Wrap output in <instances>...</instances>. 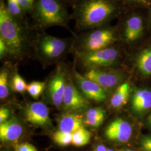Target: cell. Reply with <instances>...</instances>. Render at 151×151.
<instances>
[{"mask_svg":"<svg viewBox=\"0 0 151 151\" xmlns=\"http://www.w3.org/2000/svg\"><path fill=\"white\" fill-rule=\"evenodd\" d=\"M67 69L62 63L58 64L54 75L49 82L48 93L49 99L57 107L63 104L65 87Z\"/></svg>","mask_w":151,"mask_h":151,"instance_id":"obj_7","label":"cell"},{"mask_svg":"<svg viewBox=\"0 0 151 151\" xmlns=\"http://www.w3.org/2000/svg\"><path fill=\"white\" fill-rule=\"evenodd\" d=\"M66 1L68 3V4H70L71 6L75 3L77 0H66Z\"/></svg>","mask_w":151,"mask_h":151,"instance_id":"obj_33","label":"cell"},{"mask_svg":"<svg viewBox=\"0 0 151 151\" xmlns=\"http://www.w3.org/2000/svg\"><path fill=\"white\" fill-rule=\"evenodd\" d=\"M24 115L27 122L33 125L46 127L52 125L48 109L43 103L34 102L27 105Z\"/></svg>","mask_w":151,"mask_h":151,"instance_id":"obj_9","label":"cell"},{"mask_svg":"<svg viewBox=\"0 0 151 151\" xmlns=\"http://www.w3.org/2000/svg\"><path fill=\"white\" fill-rule=\"evenodd\" d=\"M138 70L145 76L151 75V47L143 50L137 59Z\"/></svg>","mask_w":151,"mask_h":151,"instance_id":"obj_19","label":"cell"},{"mask_svg":"<svg viewBox=\"0 0 151 151\" xmlns=\"http://www.w3.org/2000/svg\"><path fill=\"white\" fill-rule=\"evenodd\" d=\"M67 4L66 0H35L29 14L32 29L36 32H43L49 27H60L75 35L76 32L70 25L72 18Z\"/></svg>","mask_w":151,"mask_h":151,"instance_id":"obj_3","label":"cell"},{"mask_svg":"<svg viewBox=\"0 0 151 151\" xmlns=\"http://www.w3.org/2000/svg\"><path fill=\"white\" fill-rule=\"evenodd\" d=\"M71 7L75 32L105 26L118 11L113 0H77Z\"/></svg>","mask_w":151,"mask_h":151,"instance_id":"obj_2","label":"cell"},{"mask_svg":"<svg viewBox=\"0 0 151 151\" xmlns=\"http://www.w3.org/2000/svg\"><path fill=\"white\" fill-rule=\"evenodd\" d=\"M24 12L27 15L30 14L35 0H16Z\"/></svg>","mask_w":151,"mask_h":151,"instance_id":"obj_26","label":"cell"},{"mask_svg":"<svg viewBox=\"0 0 151 151\" xmlns=\"http://www.w3.org/2000/svg\"><path fill=\"white\" fill-rule=\"evenodd\" d=\"M132 132V127L129 122L122 118H117L108 125L104 135L109 140L125 143L129 140Z\"/></svg>","mask_w":151,"mask_h":151,"instance_id":"obj_8","label":"cell"},{"mask_svg":"<svg viewBox=\"0 0 151 151\" xmlns=\"http://www.w3.org/2000/svg\"><path fill=\"white\" fill-rule=\"evenodd\" d=\"M10 116V110L8 108L1 107L0 109V124L5 122Z\"/></svg>","mask_w":151,"mask_h":151,"instance_id":"obj_29","label":"cell"},{"mask_svg":"<svg viewBox=\"0 0 151 151\" xmlns=\"http://www.w3.org/2000/svg\"><path fill=\"white\" fill-rule=\"evenodd\" d=\"M37 32L31 23H21L11 17L7 10L5 0H0V38L5 42L10 56L20 59L32 47Z\"/></svg>","mask_w":151,"mask_h":151,"instance_id":"obj_1","label":"cell"},{"mask_svg":"<svg viewBox=\"0 0 151 151\" xmlns=\"http://www.w3.org/2000/svg\"><path fill=\"white\" fill-rule=\"evenodd\" d=\"M130 87L128 83L120 85L114 93L110 100V104L114 109H119L125 105L128 100Z\"/></svg>","mask_w":151,"mask_h":151,"instance_id":"obj_17","label":"cell"},{"mask_svg":"<svg viewBox=\"0 0 151 151\" xmlns=\"http://www.w3.org/2000/svg\"><path fill=\"white\" fill-rule=\"evenodd\" d=\"M14 150L15 151H37L34 146L28 143L17 144L15 146Z\"/></svg>","mask_w":151,"mask_h":151,"instance_id":"obj_27","label":"cell"},{"mask_svg":"<svg viewBox=\"0 0 151 151\" xmlns=\"http://www.w3.org/2000/svg\"><path fill=\"white\" fill-rule=\"evenodd\" d=\"M6 6L9 14L15 20L21 23L28 22L27 15L16 0H6Z\"/></svg>","mask_w":151,"mask_h":151,"instance_id":"obj_20","label":"cell"},{"mask_svg":"<svg viewBox=\"0 0 151 151\" xmlns=\"http://www.w3.org/2000/svg\"><path fill=\"white\" fill-rule=\"evenodd\" d=\"M10 56V53L7 45L4 40L0 38V58L4 60L6 57Z\"/></svg>","mask_w":151,"mask_h":151,"instance_id":"obj_28","label":"cell"},{"mask_svg":"<svg viewBox=\"0 0 151 151\" xmlns=\"http://www.w3.org/2000/svg\"><path fill=\"white\" fill-rule=\"evenodd\" d=\"M143 30V22L140 17L131 16L124 22L122 31L123 37L127 42H133L140 37Z\"/></svg>","mask_w":151,"mask_h":151,"instance_id":"obj_14","label":"cell"},{"mask_svg":"<svg viewBox=\"0 0 151 151\" xmlns=\"http://www.w3.org/2000/svg\"><path fill=\"white\" fill-rule=\"evenodd\" d=\"M74 37L58 38L45 32H37L32 48L38 58L46 63L57 62L73 49Z\"/></svg>","mask_w":151,"mask_h":151,"instance_id":"obj_4","label":"cell"},{"mask_svg":"<svg viewBox=\"0 0 151 151\" xmlns=\"http://www.w3.org/2000/svg\"><path fill=\"white\" fill-rule=\"evenodd\" d=\"M119 50L109 47L96 51L76 54V58L86 69L111 66L116 63L119 58Z\"/></svg>","mask_w":151,"mask_h":151,"instance_id":"obj_6","label":"cell"},{"mask_svg":"<svg viewBox=\"0 0 151 151\" xmlns=\"http://www.w3.org/2000/svg\"><path fill=\"white\" fill-rule=\"evenodd\" d=\"M106 112L102 108H91L85 114V123L92 128H98L103 124Z\"/></svg>","mask_w":151,"mask_h":151,"instance_id":"obj_18","label":"cell"},{"mask_svg":"<svg viewBox=\"0 0 151 151\" xmlns=\"http://www.w3.org/2000/svg\"><path fill=\"white\" fill-rule=\"evenodd\" d=\"M27 85L25 81L17 72L13 75L11 81V88L14 91L22 93L27 90Z\"/></svg>","mask_w":151,"mask_h":151,"instance_id":"obj_25","label":"cell"},{"mask_svg":"<svg viewBox=\"0 0 151 151\" xmlns=\"http://www.w3.org/2000/svg\"><path fill=\"white\" fill-rule=\"evenodd\" d=\"M115 151L113 150H112V149H110V148H109L108 149V151Z\"/></svg>","mask_w":151,"mask_h":151,"instance_id":"obj_36","label":"cell"},{"mask_svg":"<svg viewBox=\"0 0 151 151\" xmlns=\"http://www.w3.org/2000/svg\"><path fill=\"white\" fill-rule=\"evenodd\" d=\"M45 85V82L33 81L27 85V91L32 98L37 99L43 92Z\"/></svg>","mask_w":151,"mask_h":151,"instance_id":"obj_23","label":"cell"},{"mask_svg":"<svg viewBox=\"0 0 151 151\" xmlns=\"http://www.w3.org/2000/svg\"><path fill=\"white\" fill-rule=\"evenodd\" d=\"M67 80L63 101L65 109L68 111H77L86 108L89 104L88 101L78 91L70 77H68Z\"/></svg>","mask_w":151,"mask_h":151,"instance_id":"obj_10","label":"cell"},{"mask_svg":"<svg viewBox=\"0 0 151 151\" xmlns=\"http://www.w3.org/2000/svg\"><path fill=\"white\" fill-rule=\"evenodd\" d=\"M84 76L95 82L103 89H110L116 86L122 80V76L118 73L103 70L101 68L87 69Z\"/></svg>","mask_w":151,"mask_h":151,"instance_id":"obj_11","label":"cell"},{"mask_svg":"<svg viewBox=\"0 0 151 151\" xmlns=\"http://www.w3.org/2000/svg\"><path fill=\"white\" fill-rule=\"evenodd\" d=\"M82 116L76 114H67L63 115L59 122V130L66 133L73 134L84 127Z\"/></svg>","mask_w":151,"mask_h":151,"instance_id":"obj_16","label":"cell"},{"mask_svg":"<svg viewBox=\"0 0 151 151\" xmlns=\"http://www.w3.org/2000/svg\"><path fill=\"white\" fill-rule=\"evenodd\" d=\"M91 137V132L83 127L72 134V145L76 147L85 146L90 142Z\"/></svg>","mask_w":151,"mask_h":151,"instance_id":"obj_21","label":"cell"},{"mask_svg":"<svg viewBox=\"0 0 151 151\" xmlns=\"http://www.w3.org/2000/svg\"><path fill=\"white\" fill-rule=\"evenodd\" d=\"M129 1H138L140 2H143V3H146V0H129Z\"/></svg>","mask_w":151,"mask_h":151,"instance_id":"obj_34","label":"cell"},{"mask_svg":"<svg viewBox=\"0 0 151 151\" xmlns=\"http://www.w3.org/2000/svg\"><path fill=\"white\" fill-rule=\"evenodd\" d=\"M141 146L145 151H151V136L146 137L141 140Z\"/></svg>","mask_w":151,"mask_h":151,"instance_id":"obj_30","label":"cell"},{"mask_svg":"<svg viewBox=\"0 0 151 151\" xmlns=\"http://www.w3.org/2000/svg\"><path fill=\"white\" fill-rule=\"evenodd\" d=\"M9 71L7 69H3L0 73V99H4L7 97L9 93Z\"/></svg>","mask_w":151,"mask_h":151,"instance_id":"obj_24","label":"cell"},{"mask_svg":"<svg viewBox=\"0 0 151 151\" xmlns=\"http://www.w3.org/2000/svg\"><path fill=\"white\" fill-rule=\"evenodd\" d=\"M52 139L57 145L65 147L72 145V134L64 133L58 130L53 134Z\"/></svg>","mask_w":151,"mask_h":151,"instance_id":"obj_22","label":"cell"},{"mask_svg":"<svg viewBox=\"0 0 151 151\" xmlns=\"http://www.w3.org/2000/svg\"><path fill=\"white\" fill-rule=\"evenodd\" d=\"M73 73L76 80L84 96L97 102L104 101L106 99V95L101 87L95 82L86 78L84 76L74 70Z\"/></svg>","mask_w":151,"mask_h":151,"instance_id":"obj_12","label":"cell"},{"mask_svg":"<svg viewBox=\"0 0 151 151\" xmlns=\"http://www.w3.org/2000/svg\"><path fill=\"white\" fill-rule=\"evenodd\" d=\"M22 127L15 118L0 125V139L2 142H16L22 134Z\"/></svg>","mask_w":151,"mask_h":151,"instance_id":"obj_13","label":"cell"},{"mask_svg":"<svg viewBox=\"0 0 151 151\" xmlns=\"http://www.w3.org/2000/svg\"><path fill=\"white\" fill-rule=\"evenodd\" d=\"M108 151V148H106V147L104 146V145L102 144H99L96 145L95 147H94L93 151Z\"/></svg>","mask_w":151,"mask_h":151,"instance_id":"obj_31","label":"cell"},{"mask_svg":"<svg viewBox=\"0 0 151 151\" xmlns=\"http://www.w3.org/2000/svg\"><path fill=\"white\" fill-rule=\"evenodd\" d=\"M147 123L149 125V126L151 127V114L148 116L147 119Z\"/></svg>","mask_w":151,"mask_h":151,"instance_id":"obj_32","label":"cell"},{"mask_svg":"<svg viewBox=\"0 0 151 151\" xmlns=\"http://www.w3.org/2000/svg\"><path fill=\"white\" fill-rule=\"evenodd\" d=\"M120 151H135L134 150H129V149H124V150H122Z\"/></svg>","mask_w":151,"mask_h":151,"instance_id":"obj_35","label":"cell"},{"mask_svg":"<svg viewBox=\"0 0 151 151\" xmlns=\"http://www.w3.org/2000/svg\"><path fill=\"white\" fill-rule=\"evenodd\" d=\"M73 49L76 54L96 51L109 47L118 39L116 31L103 26L80 32H76Z\"/></svg>","mask_w":151,"mask_h":151,"instance_id":"obj_5","label":"cell"},{"mask_svg":"<svg viewBox=\"0 0 151 151\" xmlns=\"http://www.w3.org/2000/svg\"><path fill=\"white\" fill-rule=\"evenodd\" d=\"M132 108L135 113H144L151 108V91L147 89L135 90L132 100Z\"/></svg>","mask_w":151,"mask_h":151,"instance_id":"obj_15","label":"cell"}]
</instances>
